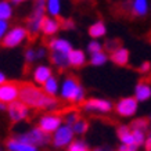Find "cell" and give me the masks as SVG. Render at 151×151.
<instances>
[{
    "label": "cell",
    "instance_id": "obj_13",
    "mask_svg": "<svg viewBox=\"0 0 151 151\" xmlns=\"http://www.w3.org/2000/svg\"><path fill=\"white\" fill-rule=\"evenodd\" d=\"M134 99L139 103H144L151 99V85L147 81H140L134 87Z\"/></svg>",
    "mask_w": 151,
    "mask_h": 151
},
{
    "label": "cell",
    "instance_id": "obj_14",
    "mask_svg": "<svg viewBox=\"0 0 151 151\" xmlns=\"http://www.w3.org/2000/svg\"><path fill=\"white\" fill-rule=\"evenodd\" d=\"M111 61L114 63L115 65L118 67H125V65L129 64V58H130V54H129V50L125 49V47H119L115 51H112L110 54Z\"/></svg>",
    "mask_w": 151,
    "mask_h": 151
},
{
    "label": "cell",
    "instance_id": "obj_40",
    "mask_svg": "<svg viewBox=\"0 0 151 151\" xmlns=\"http://www.w3.org/2000/svg\"><path fill=\"white\" fill-rule=\"evenodd\" d=\"M45 54H46V50H45L43 47H40V49H37L36 50V58H43Z\"/></svg>",
    "mask_w": 151,
    "mask_h": 151
},
{
    "label": "cell",
    "instance_id": "obj_33",
    "mask_svg": "<svg viewBox=\"0 0 151 151\" xmlns=\"http://www.w3.org/2000/svg\"><path fill=\"white\" fill-rule=\"evenodd\" d=\"M139 72L143 73V75L151 73V63H150V61H143L142 65L139 67Z\"/></svg>",
    "mask_w": 151,
    "mask_h": 151
},
{
    "label": "cell",
    "instance_id": "obj_1",
    "mask_svg": "<svg viewBox=\"0 0 151 151\" xmlns=\"http://www.w3.org/2000/svg\"><path fill=\"white\" fill-rule=\"evenodd\" d=\"M19 101L24 103L28 108H35V110H50L54 111L60 108V103L54 97L47 96L46 93L40 90L39 87L33 86L32 83L19 82Z\"/></svg>",
    "mask_w": 151,
    "mask_h": 151
},
{
    "label": "cell",
    "instance_id": "obj_32",
    "mask_svg": "<svg viewBox=\"0 0 151 151\" xmlns=\"http://www.w3.org/2000/svg\"><path fill=\"white\" fill-rule=\"evenodd\" d=\"M104 47H105V50L110 51V54H111L112 51H115L116 49L121 47V42H119L118 39H111V40H108L107 43H105Z\"/></svg>",
    "mask_w": 151,
    "mask_h": 151
},
{
    "label": "cell",
    "instance_id": "obj_3",
    "mask_svg": "<svg viewBox=\"0 0 151 151\" xmlns=\"http://www.w3.org/2000/svg\"><path fill=\"white\" fill-rule=\"evenodd\" d=\"M45 10H46V1H45V0H36L32 14H31L29 18L27 19L28 39L31 42L36 37L37 32L40 31L42 22H43V19H45Z\"/></svg>",
    "mask_w": 151,
    "mask_h": 151
},
{
    "label": "cell",
    "instance_id": "obj_43",
    "mask_svg": "<svg viewBox=\"0 0 151 151\" xmlns=\"http://www.w3.org/2000/svg\"><path fill=\"white\" fill-rule=\"evenodd\" d=\"M4 108H6V105L3 103H0V110H4Z\"/></svg>",
    "mask_w": 151,
    "mask_h": 151
},
{
    "label": "cell",
    "instance_id": "obj_42",
    "mask_svg": "<svg viewBox=\"0 0 151 151\" xmlns=\"http://www.w3.org/2000/svg\"><path fill=\"white\" fill-rule=\"evenodd\" d=\"M11 1H13V3H17V4H18V3H22V1H25V0H11Z\"/></svg>",
    "mask_w": 151,
    "mask_h": 151
},
{
    "label": "cell",
    "instance_id": "obj_19",
    "mask_svg": "<svg viewBox=\"0 0 151 151\" xmlns=\"http://www.w3.org/2000/svg\"><path fill=\"white\" fill-rule=\"evenodd\" d=\"M68 61L71 67L81 68V67L86 64V54L82 50H72L68 54Z\"/></svg>",
    "mask_w": 151,
    "mask_h": 151
},
{
    "label": "cell",
    "instance_id": "obj_16",
    "mask_svg": "<svg viewBox=\"0 0 151 151\" xmlns=\"http://www.w3.org/2000/svg\"><path fill=\"white\" fill-rule=\"evenodd\" d=\"M58 29H61V22L60 19H53V18H47L45 17L43 22H42L40 31L43 32V35H54Z\"/></svg>",
    "mask_w": 151,
    "mask_h": 151
},
{
    "label": "cell",
    "instance_id": "obj_4",
    "mask_svg": "<svg viewBox=\"0 0 151 151\" xmlns=\"http://www.w3.org/2000/svg\"><path fill=\"white\" fill-rule=\"evenodd\" d=\"M17 140L22 143H27V144H31V146H45V144H49L50 142V134L46 132H43L40 128L32 129L27 133H22V134H18L17 136Z\"/></svg>",
    "mask_w": 151,
    "mask_h": 151
},
{
    "label": "cell",
    "instance_id": "obj_27",
    "mask_svg": "<svg viewBox=\"0 0 151 151\" xmlns=\"http://www.w3.org/2000/svg\"><path fill=\"white\" fill-rule=\"evenodd\" d=\"M87 129H89V122L83 118H81L76 124L72 125V130L75 134H85L87 132Z\"/></svg>",
    "mask_w": 151,
    "mask_h": 151
},
{
    "label": "cell",
    "instance_id": "obj_23",
    "mask_svg": "<svg viewBox=\"0 0 151 151\" xmlns=\"http://www.w3.org/2000/svg\"><path fill=\"white\" fill-rule=\"evenodd\" d=\"M130 129L132 130H143V132H148L150 130V119L147 116H142V118H136L130 122Z\"/></svg>",
    "mask_w": 151,
    "mask_h": 151
},
{
    "label": "cell",
    "instance_id": "obj_31",
    "mask_svg": "<svg viewBox=\"0 0 151 151\" xmlns=\"http://www.w3.org/2000/svg\"><path fill=\"white\" fill-rule=\"evenodd\" d=\"M87 51H89L90 54L100 53V51H103V45H101L100 42H97V40H92L89 45H87Z\"/></svg>",
    "mask_w": 151,
    "mask_h": 151
},
{
    "label": "cell",
    "instance_id": "obj_36",
    "mask_svg": "<svg viewBox=\"0 0 151 151\" xmlns=\"http://www.w3.org/2000/svg\"><path fill=\"white\" fill-rule=\"evenodd\" d=\"M116 151H139V147L136 146H129V144H121Z\"/></svg>",
    "mask_w": 151,
    "mask_h": 151
},
{
    "label": "cell",
    "instance_id": "obj_11",
    "mask_svg": "<svg viewBox=\"0 0 151 151\" xmlns=\"http://www.w3.org/2000/svg\"><path fill=\"white\" fill-rule=\"evenodd\" d=\"M28 114H29V108L27 105L21 103V101H14L9 105V115L11 122H21L24 119L28 118Z\"/></svg>",
    "mask_w": 151,
    "mask_h": 151
},
{
    "label": "cell",
    "instance_id": "obj_6",
    "mask_svg": "<svg viewBox=\"0 0 151 151\" xmlns=\"http://www.w3.org/2000/svg\"><path fill=\"white\" fill-rule=\"evenodd\" d=\"M139 108V101L134 99V97H124L118 100V103L114 105L115 112L122 116V118H132L136 115Z\"/></svg>",
    "mask_w": 151,
    "mask_h": 151
},
{
    "label": "cell",
    "instance_id": "obj_45",
    "mask_svg": "<svg viewBox=\"0 0 151 151\" xmlns=\"http://www.w3.org/2000/svg\"><path fill=\"white\" fill-rule=\"evenodd\" d=\"M150 132H151V121H150Z\"/></svg>",
    "mask_w": 151,
    "mask_h": 151
},
{
    "label": "cell",
    "instance_id": "obj_24",
    "mask_svg": "<svg viewBox=\"0 0 151 151\" xmlns=\"http://www.w3.org/2000/svg\"><path fill=\"white\" fill-rule=\"evenodd\" d=\"M57 90H58V83H57V79L54 78V76H51V78H49L46 81V83L43 85V92L46 93L47 96L53 97L57 93Z\"/></svg>",
    "mask_w": 151,
    "mask_h": 151
},
{
    "label": "cell",
    "instance_id": "obj_30",
    "mask_svg": "<svg viewBox=\"0 0 151 151\" xmlns=\"http://www.w3.org/2000/svg\"><path fill=\"white\" fill-rule=\"evenodd\" d=\"M68 151H92L83 140H73L68 146Z\"/></svg>",
    "mask_w": 151,
    "mask_h": 151
},
{
    "label": "cell",
    "instance_id": "obj_7",
    "mask_svg": "<svg viewBox=\"0 0 151 151\" xmlns=\"http://www.w3.org/2000/svg\"><path fill=\"white\" fill-rule=\"evenodd\" d=\"M73 134H75V133H73L71 126H68V125L60 126V128L55 130L54 136H53V146L57 147V148L69 146V144L73 142Z\"/></svg>",
    "mask_w": 151,
    "mask_h": 151
},
{
    "label": "cell",
    "instance_id": "obj_20",
    "mask_svg": "<svg viewBox=\"0 0 151 151\" xmlns=\"http://www.w3.org/2000/svg\"><path fill=\"white\" fill-rule=\"evenodd\" d=\"M6 144H7L9 151H36V147L35 146H31V144L19 142V140H17L15 137L9 139Z\"/></svg>",
    "mask_w": 151,
    "mask_h": 151
},
{
    "label": "cell",
    "instance_id": "obj_25",
    "mask_svg": "<svg viewBox=\"0 0 151 151\" xmlns=\"http://www.w3.org/2000/svg\"><path fill=\"white\" fill-rule=\"evenodd\" d=\"M108 60V55L104 51H100V53H94V54H90V64L94 65V67H101L104 65Z\"/></svg>",
    "mask_w": 151,
    "mask_h": 151
},
{
    "label": "cell",
    "instance_id": "obj_41",
    "mask_svg": "<svg viewBox=\"0 0 151 151\" xmlns=\"http://www.w3.org/2000/svg\"><path fill=\"white\" fill-rule=\"evenodd\" d=\"M3 83H6V76L3 72H0V86H1Z\"/></svg>",
    "mask_w": 151,
    "mask_h": 151
},
{
    "label": "cell",
    "instance_id": "obj_10",
    "mask_svg": "<svg viewBox=\"0 0 151 151\" xmlns=\"http://www.w3.org/2000/svg\"><path fill=\"white\" fill-rule=\"evenodd\" d=\"M61 122H63V116L57 112H53V114H47L42 116L40 121H39V128L43 132L51 133L55 132L61 126Z\"/></svg>",
    "mask_w": 151,
    "mask_h": 151
},
{
    "label": "cell",
    "instance_id": "obj_8",
    "mask_svg": "<svg viewBox=\"0 0 151 151\" xmlns=\"http://www.w3.org/2000/svg\"><path fill=\"white\" fill-rule=\"evenodd\" d=\"M19 96V82H6L0 86V103H14Z\"/></svg>",
    "mask_w": 151,
    "mask_h": 151
},
{
    "label": "cell",
    "instance_id": "obj_46",
    "mask_svg": "<svg viewBox=\"0 0 151 151\" xmlns=\"http://www.w3.org/2000/svg\"><path fill=\"white\" fill-rule=\"evenodd\" d=\"M0 151H3V150H1V147H0Z\"/></svg>",
    "mask_w": 151,
    "mask_h": 151
},
{
    "label": "cell",
    "instance_id": "obj_22",
    "mask_svg": "<svg viewBox=\"0 0 151 151\" xmlns=\"http://www.w3.org/2000/svg\"><path fill=\"white\" fill-rule=\"evenodd\" d=\"M107 33V27L103 21H97V22L92 24L89 27V35L93 39H99V37H103Z\"/></svg>",
    "mask_w": 151,
    "mask_h": 151
},
{
    "label": "cell",
    "instance_id": "obj_18",
    "mask_svg": "<svg viewBox=\"0 0 151 151\" xmlns=\"http://www.w3.org/2000/svg\"><path fill=\"white\" fill-rule=\"evenodd\" d=\"M50 61L60 69V71H64L69 67V61H68V55L58 53V51H51L50 50Z\"/></svg>",
    "mask_w": 151,
    "mask_h": 151
},
{
    "label": "cell",
    "instance_id": "obj_9",
    "mask_svg": "<svg viewBox=\"0 0 151 151\" xmlns=\"http://www.w3.org/2000/svg\"><path fill=\"white\" fill-rule=\"evenodd\" d=\"M25 37H28V31L22 27H17V28H14V29H11L3 37L1 45H3V47H9V49L10 47H15V46H18Z\"/></svg>",
    "mask_w": 151,
    "mask_h": 151
},
{
    "label": "cell",
    "instance_id": "obj_37",
    "mask_svg": "<svg viewBox=\"0 0 151 151\" xmlns=\"http://www.w3.org/2000/svg\"><path fill=\"white\" fill-rule=\"evenodd\" d=\"M7 28H9L7 22L0 19V37H3V35H6V32H7Z\"/></svg>",
    "mask_w": 151,
    "mask_h": 151
},
{
    "label": "cell",
    "instance_id": "obj_39",
    "mask_svg": "<svg viewBox=\"0 0 151 151\" xmlns=\"http://www.w3.org/2000/svg\"><path fill=\"white\" fill-rule=\"evenodd\" d=\"M92 151H114V150H112L110 146H100V147H96V148H93Z\"/></svg>",
    "mask_w": 151,
    "mask_h": 151
},
{
    "label": "cell",
    "instance_id": "obj_35",
    "mask_svg": "<svg viewBox=\"0 0 151 151\" xmlns=\"http://www.w3.org/2000/svg\"><path fill=\"white\" fill-rule=\"evenodd\" d=\"M25 60H27V64L33 63V60H36V50H33V49H28L27 53H25Z\"/></svg>",
    "mask_w": 151,
    "mask_h": 151
},
{
    "label": "cell",
    "instance_id": "obj_21",
    "mask_svg": "<svg viewBox=\"0 0 151 151\" xmlns=\"http://www.w3.org/2000/svg\"><path fill=\"white\" fill-rule=\"evenodd\" d=\"M49 78H51V69L49 67H45V65H40L35 69L33 72V81L39 85H45L46 81Z\"/></svg>",
    "mask_w": 151,
    "mask_h": 151
},
{
    "label": "cell",
    "instance_id": "obj_38",
    "mask_svg": "<svg viewBox=\"0 0 151 151\" xmlns=\"http://www.w3.org/2000/svg\"><path fill=\"white\" fill-rule=\"evenodd\" d=\"M144 151H151V132L147 134V139H146V143H144Z\"/></svg>",
    "mask_w": 151,
    "mask_h": 151
},
{
    "label": "cell",
    "instance_id": "obj_15",
    "mask_svg": "<svg viewBox=\"0 0 151 151\" xmlns=\"http://www.w3.org/2000/svg\"><path fill=\"white\" fill-rule=\"evenodd\" d=\"M116 136L121 140V144H129V146H134V140H133V132L129 125H121L116 129Z\"/></svg>",
    "mask_w": 151,
    "mask_h": 151
},
{
    "label": "cell",
    "instance_id": "obj_29",
    "mask_svg": "<svg viewBox=\"0 0 151 151\" xmlns=\"http://www.w3.org/2000/svg\"><path fill=\"white\" fill-rule=\"evenodd\" d=\"M133 132V140H134V146L136 147H142L144 146L147 139V132H143V130H132Z\"/></svg>",
    "mask_w": 151,
    "mask_h": 151
},
{
    "label": "cell",
    "instance_id": "obj_2",
    "mask_svg": "<svg viewBox=\"0 0 151 151\" xmlns=\"http://www.w3.org/2000/svg\"><path fill=\"white\" fill-rule=\"evenodd\" d=\"M61 97L72 104H82L85 101V89L81 86L79 79L75 75H68L63 82Z\"/></svg>",
    "mask_w": 151,
    "mask_h": 151
},
{
    "label": "cell",
    "instance_id": "obj_28",
    "mask_svg": "<svg viewBox=\"0 0 151 151\" xmlns=\"http://www.w3.org/2000/svg\"><path fill=\"white\" fill-rule=\"evenodd\" d=\"M47 10L51 15L58 17L61 11V1L60 0H47Z\"/></svg>",
    "mask_w": 151,
    "mask_h": 151
},
{
    "label": "cell",
    "instance_id": "obj_17",
    "mask_svg": "<svg viewBox=\"0 0 151 151\" xmlns=\"http://www.w3.org/2000/svg\"><path fill=\"white\" fill-rule=\"evenodd\" d=\"M49 47H50L51 51H58V53H63V54L67 55L72 51V47L69 45V42L64 40V39H51L49 42Z\"/></svg>",
    "mask_w": 151,
    "mask_h": 151
},
{
    "label": "cell",
    "instance_id": "obj_5",
    "mask_svg": "<svg viewBox=\"0 0 151 151\" xmlns=\"http://www.w3.org/2000/svg\"><path fill=\"white\" fill-rule=\"evenodd\" d=\"M83 111L92 114H108L114 110V104L104 99H87L81 104Z\"/></svg>",
    "mask_w": 151,
    "mask_h": 151
},
{
    "label": "cell",
    "instance_id": "obj_26",
    "mask_svg": "<svg viewBox=\"0 0 151 151\" xmlns=\"http://www.w3.org/2000/svg\"><path fill=\"white\" fill-rule=\"evenodd\" d=\"M13 15V9L9 1H0V19L6 21Z\"/></svg>",
    "mask_w": 151,
    "mask_h": 151
},
{
    "label": "cell",
    "instance_id": "obj_34",
    "mask_svg": "<svg viewBox=\"0 0 151 151\" xmlns=\"http://www.w3.org/2000/svg\"><path fill=\"white\" fill-rule=\"evenodd\" d=\"M60 22H61V28L63 29H73L75 28V22L69 18H67V19L60 18Z\"/></svg>",
    "mask_w": 151,
    "mask_h": 151
},
{
    "label": "cell",
    "instance_id": "obj_44",
    "mask_svg": "<svg viewBox=\"0 0 151 151\" xmlns=\"http://www.w3.org/2000/svg\"><path fill=\"white\" fill-rule=\"evenodd\" d=\"M78 1H87V0H78Z\"/></svg>",
    "mask_w": 151,
    "mask_h": 151
},
{
    "label": "cell",
    "instance_id": "obj_12",
    "mask_svg": "<svg viewBox=\"0 0 151 151\" xmlns=\"http://www.w3.org/2000/svg\"><path fill=\"white\" fill-rule=\"evenodd\" d=\"M128 4H129V14L133 15V17H137V18L146 17L151 7L148 0H129Z\"/></svg>",
    "mask_w": 151,
    "mask_h": 151
}]
</instances>
